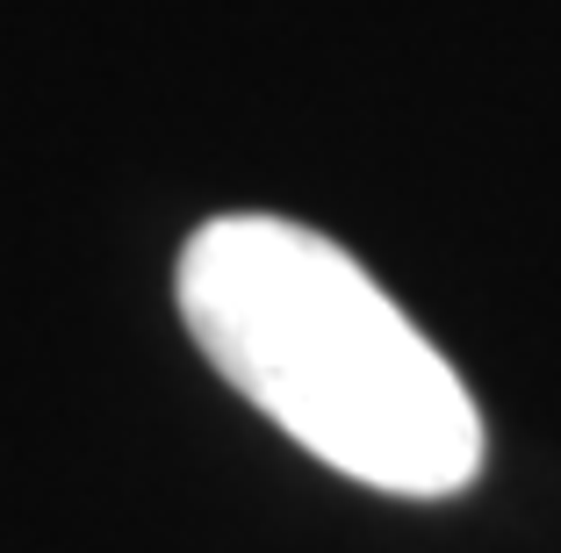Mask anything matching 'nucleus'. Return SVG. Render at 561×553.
Segmentation results:
<instances>
[{"label": "nucleus", "instance_id": "nucleus-1", "mask_svg": "<svg viewBox=\"0 0 561 553\" xmlns=\"http://www.w3.org/2000/svg\"><path fill=\"white\" fill-rule=\"evenodd\" d=\"M173 288L202 359L324 468L389 496H454L482 474L476 395L324 230L216 216Z\"/></svg>", "mask_w": 561, "mask_h": 553}]
</instances>
